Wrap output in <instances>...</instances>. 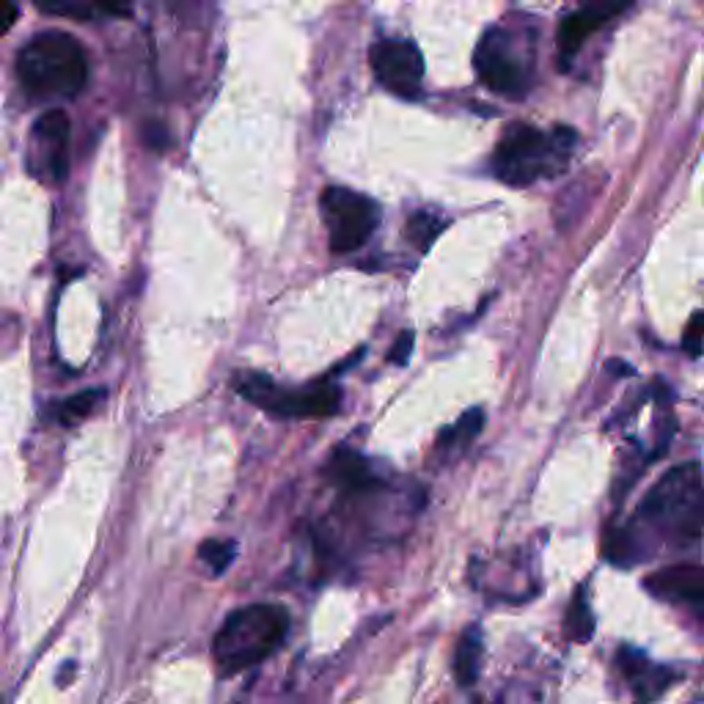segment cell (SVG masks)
Listing matches in <instances>:
<instances>
[{
	"label": "cell",
	"instance_id": "obj_1",
	"mask_svg": "<svg viewBox=\"0 0 704 704\" xmlns=\"http://www.w3.org/2000/svg\"><path fill=\"white\" fill-rule=\"evenodd\" d=\"M289 633V614L278 603H254L232 611L212 641L217 666L226 674L243 672L271 657Z\"/></svg>",
	"mask_w": 704,
	"mask_h": 704
},
{
	"label": "cell",
	"instance_id": "obj_2",
	"mask_svg": "<svg viewBox=\"0 0 704 704\" xmlns=\"http://www.w3.org/2000/svg\"><path fill=\"white\" fill-rule=\"evenodd\" d=\"M17 74L37 96H74L89 78V61L70 33L44 31L20 50Z\"/></svg>",
	"mask_w": 704,
	"mask_h": 704
},
{
	"label": "cell",
	"instance_id": "obj_3",
	"mask_svg": "<svg viewBox=\"0 0 704 704\" xmlns=\"http://www.w3.org/2000/svg\"><path fill=\"white\" fill-rule=\"evenodd\" d=\"M575 146V133L567 127L540 133L529 124H512L498 141L493 154V171L509 187H526L542 176L559 174Z\"/></svg>",
	"mask_w": 704,
	"mask_h": 704
},
{
	"label": "cell",
	"instance_id": "obj_4",
	"mask_svg": "<svg viewBox=\"0 0 704 704\" xmlns=\"http://www.w3.org/2000/svg\"><path fill=\"white\" fill-rule=\"evenodd\" d=\"M639 518L677 542H694L704 529V482L700 466L672 468L639 509Z\"/></svg>",
	"mask_w": 704,
	"mask_h": 704
},
{
	"label": "cell",
	"instance_id": "obj_5",
	"mask_svg": "<svg viewBox=\"0 0 704 704\" xmlns=\"http://www.w3.org/2000/svg\"><path fill=\"white\" fill-rule=\"evenodd\" d=\"M234 391L256 408L282 419H323L334 416L341 405V391L334 382L308 388H282L259 371H243L234 377Z\"/></svg>",
	"mask_w": 704,
	"mask_h": 704
},
{
	"label": "cell",
	"instance_id": "obj_6",
	"mask_svg": "<svg viewBox=\"0 0 704 704\" xmlns=\"http://www.w3.org/2000/svg\"><path fill=\"white\" fill-rule=\"evenodd\" d=\"M319 212L328 226V243L334 254L358 251L380 223V207L364 193L350 187H325L319 198Z\"/></svg>",
	"mask_w": 704,
	"mask_h": 704
},
{
	"label": "cell",
	"instance_id": "obj_7",
	"mask_svg": "<svg viewBox=\"0 0 704 704\" xmlns=\"http://www.w3.org/2000/svg\"><path fill=\"white\" fill-rule=\"evenodd\" d=\"M70 119L64 111H48L37 119L31 130L28 169L39 180L61 182L70 171Z\"/></svg>",
	"mask_w": 704,
	"mask_h": 704
},
{
	"label": "cell",
	"instance_id": "obj_8",
	"mask_svg": "<svg viewBox=\"0 0 704 704\" xmlns=\"http://www.w3.org/2000/svg\"><path fill=\"white\" fill-rule=\"evenodd\" d=\"M371 70L375 78L405 100H416L421 94L424 59L414 42L408 39H382L371 48Z\"/></svg>",
	"mask_w": 704,
	"mask_h": 704
},
{
	"label": "cell",
	"instance_id": "obj_9",
	"mask_svg": "<svg viewBox=\"0 0 704 704\" xmlns=\"http://www.w3.org/2000/svg\"><path fill=\"white\" fill-rule=\"evenodd\" d=\"M473 67H477L479 80L496 94H518L526 85L523 67L514 59L507 33L498 31V28L482 37L477 53H473Z\"/></svg>",
	"mask_w": 704,
	"mask_h": 704
},
{
	"label": "cell",
	"instance_id": "obj_10",
	"mask_svg": "<svg viewBox=\"0 0 704 704\" xmlns=\"http://www.w3.org/2000/svg\"><path fill=\"white\" fill-rule=\"evenodd\" d=\"M646 592L666 603H685L704 620V570L696 564H674L644 581Z\"/></svg>",
	"mask_w": 704,
	"mask_h": 704
},
{
	"label": "cell",
	"instance_id": "obj_11",
	"mask_svg": "<svg viewBox=\"0 0 704 704\" xmlns=\"http://www.w3.org/2000/svg\"><path fill=\"white\" fill-rule=\"evenodd\" d=\"M620 666H622V672H625V677L631 680L635 696H639V704L657 700V696H661L663 691L669 688V683H672V674H669V669L652 666V663L646 661L641 652L628 650V646L620 652Z\"/></svg>",
	"mask_w": 704,
	"mask_h": 704
},
{
	"label": "cell",
	"instance_id": "obj_12",
	"mask_svg": "<svg viewBox=\"0 0 704 704\" xmlns=\"http://www.w3.org/2000/svg\"><path fill=\"white\" fill-rule=\"evenodd\" d=\"M328 477L347 493H364V490H375L380 484L375 466L355 449L336 451L328 466Z\"/></svg>",
	"mask_w": 704,
	"mask_h": 704
},
{
	"label": "cell",
	"instance_id": "obj_13",
	"mask_svg": "<svg viewBox=\"0 0 704 704\" xmlns=\"http://www.w3.org/2000/svg\"><path fill=\"white\" fill-rule=\"evenodd\" d=\"M482 633L477 625L468 628L462 633L460 644H457L455 655V677L460 685H473L479 680V669H482Z\"/></svg>",
	"mask_w": 704,
	"mask_h": 704
},
{
	"label": "cell",
	"instance_id": "obj_14",
	"mask_svg": "<svg viewBox=\"0 0 704 704\" xmlns=\"http://www.w3.org/2000/svg\"><path fill=\"white\" fill-rule=\"evenodd\" d=\"M605 557H609L611 564L620 567L639 564L646 557L644 537L635 529H628V526L625 529H611L605 534Z\"/></svg>",
	"mask_w": 704,
	"mask_h": 704
},
{
	"label": "cell",
	"instance_id": "obj_15",
	"mask_svg": "<svg viewBox=\"0 0 704 704\" xmlns=\"http://www.w3.org/2000/svg\"><path fill=\"white\" fill-rule=\"evenodd\" d=\"M600 25H603V22H600L598 17H594L592 11H586V9L564 17L562 25H559V50H562L564 59L575 55L578 50H581V44L586 42V39L592 37V33L598 31Z\"/></svg>",
	"mask_w": 704,
	"mask_h": 704
},
{
	"label": "cell",
	"instance_id": "obj_16",
	"mask_svg": "<svg viewBox=\"0 0 704 704\" xmlns=\"http://www.w3.org/2000/svg\"><path fill=\"white\" fill-rule=\"evenodd\" d=\"M102 397H105V391H102V388H89V391L74 394V397L55 405L53 419L59 424H64V427H72V424L83 421L85 416L94 414V408L102 402Z\"/></svg>",
	"mask_w": 704,
	"mask_h": 704
},
{
	"label": "cell",
	"instance_id": "obj_17",
	"mask_svg": "<svg viewBox=\"0 0 704 704\" xmlns=\"http://www.w3.org/2000/svg\"><path fill=\"white\" fill-rule=\"evenodd\" d=\"M446 228V221L438 215V212L432 210H421V212H414L408 221V226H405V237H408V243H414L419 251H429V245L438 239V234Z\"/></svg>",
	"mask_w": 704,
	"mask_h": 704
},
{
	"label": "cell",
	"instance_id": "obj_18",
	"mask_svg": "<svg viewBox=\"0 0 704 704\" xmlns=\"http://www.w3.org/2000/svg\"><path fill=\"white\" fill-rule=\"evenodd\" d=\"M484 421H488L484 410L482 408H471L468 414H462L460 419L451 424V427L446 429L443 435H440L438 443L443 446V449H457V446H468L473 438H477L479 432H482Z\"/></svg>",
	"mask_w": 704,
	"mask_h": 704
},
{
	"label": "cell",
	"instance_id": "obj_19",
	"mask_svg": "<svg viewBox=\"0 0 704 704\" xmlns=\"http://www.w3.org/2000/svg\"><path fill=\"white\" fill-rule=\"evenodd\" d=\"M564 631H567V639L578 641V644H583V641L592 639L594 616H592V609H589V603H586V589H578L575 598H572L570 609H567Z\"/></svg>",
	"mask_w": 704,
	"mask_h": 704
},
{
	"label": "cell",
	"instance_id": "obj_20",
	"mask_svg": "<svg viewBox=\"0 0 704 704\" xmlns=\"http://www.w3.org/2000/svg\"><path fill=\"white\" fill-rule=\"evenodd\" d=\"M234 557H237V542L234 540H207L198 548V559L212 575H223L228 564L234 562Z\"/></svg>",
	"mask_w": 704,
	"mask_h": 704
},
{
	"label": "cell",
	"instance_id": "obj_21",
	"mask_svg": "<svg viewBox=\"0 0 704 704\" xmlns=\"http://www.w3.org/2000/svg\"><path fill=\"white\" fill-rule=\"evenodd\" d=\"M42 11L59 17H89L91 6L89 0H33Z\"/></svg>",
	"mask_w": 704,
	"mask_h": 704
},
{
	"label": "cell",
	"instance_id": "obj_22",
	"mask_svg": "<svg viewBox=\"0 0 704 704\" xmlns=\"http://www.w3.org/2000/svg\"><path fill=\"white\" fill-rule=\"evenodd\" d=\"M683 350L691 358H700L704 353V314H694L683 334Z\"/></svg>",
	"mask_w": 704,
	"mask_h": 704
},
{
	"label": "cell",
	"instance_id": "obj_23",
	"mask_svg": "<svg viewBox=\"0 0 704 704\" xmlns=\"http://www.w3.org/2000/svg\"><path fill=\"white\" fill-rule=\"evenodd\" d=\"M631 3L633 0H583L581 9L592 11V14L598 17L600 22H605V20H611V17L620 14V11H625Z\"/></svg>",
	"mask_w": 704,
	"mask_h": 704
},
{
	"label": "cell",
	"instance_id": "obj_24",
	"mask_svg": "<svg viewBox=\"0 0 704 704\" xmlns=\"http://www.w3.org/2000/svg\"><path fill=\"white\" fill-rule=\"evenodd\" d=\"M89 6L96 11H105L111 17H130L133 14L135 0H89Z\"/></svg>",
	"mask_w": 704,
	"mask_h": 704
},
{
	"label": "cell",
	"instance_id": "obj_25",
	"mask_svg": "<svg viewBox=\"0 0 704 704\" xmlns=\"http://www.w3.org/2000/svg\"><path fill=\"white\" fill-rule=\"evenodd\" d=\"M143 141H146L149 149H154V152H163V149H169V130L163 127V124H152L149 122L146 127H143Z\"/></svg>",
	"mask_w": 704,
	"mask_h": 704
},
{
	"label": "cell",
	"instance_id": "obj_26",
	"mask_svg": "<svg viewBox=\"0 0 704 704\" xmlns=\"http://www.w3.org/2000/svg\"><path fill=\"white\" fill-rule=\"evenodd\" d=\"M410 353H414V334L405 330V334H399V339L394 341V350L388 355V360L397 366H405L410 360Z\"/></svg>",
	"mask_w": 704,
	"mask_h": 704
},
{
	"label": "cell",
	"instance_id": "obj_27",
	"mask_svg": "<svg viewBox=\"0 0 704 704\" xmlns=\"http://www.w3.org/2000/svg\"><path fill=\"white\" fill-rule=\"evenodd\" d=\"M3 3V31H11V25H14L17 20V0H0Z\"/></svg>",
	"mask_w": 704,
	"mask_h": 704
}]
</instances>
